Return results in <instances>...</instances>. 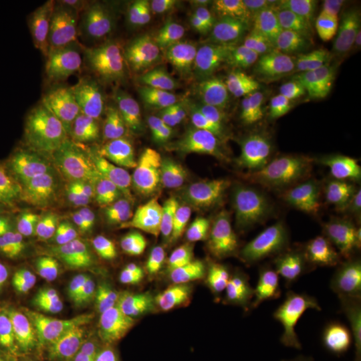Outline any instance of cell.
<instances>
[{"instance_id":"6da1fadb","label":"cell","mask_w":361,"mask_h":361,"mask_svg":"<svg viewBox=\"0 0 361 361\" xmlns=\"http://www.w3.org/2000/svg\"><path fill=\"white\" fill-rule=\"evenodd\" d=\"M135 274L126 249L82 204L52 233L47 280L54 296L102 313Z\"/></svg>"},{"instance_id":"7a4b0ae2","label":"cell","mask_w":361,"mask_h":361,"mask_svg":"<svg viewBox=\"0 0 361 361\" xmlns=\"http://www.w3.org/2000/svg\"><path fill=\"white\" fill-rule=\"evenodd\" d=\"M102 314L104 326L135 361H194L201 352L177 300L147 284L138 273Z\"/></svg>"},{"instance_id":"3957f363","label":"cell","mask_w":361,"mask_h":361,"mask_svg":"<svg viewBox=\"0 0 361 361\" xmlns=\"http://www.w3.org/2000/svg\"><path fill=\"white\" fill-rule=\"evenodd\" d=\"M174 134L209 164L243 161L250 152V119L241 92L214 83L188 95L168 98Z\"/></svg>"},{"instance_id":"277c9868","label":"cell","mask_w":361,"mask_h":361,"mask_svg":"<svg viewBox=\"0 0 361 361\" xmlns=\"http://www.w3.org/2000/svg\"><path fill=\"white\" fill-rule=\"evenodd\" d=\"M157 27L116 1L104 26L98 66V104L154 83Z\"/></svg>"},{"instance_id":"5b68a950","label":"cell","mask_w":361,"mask_h":361,"mask_svg":"<svg viewBox=\"0 0 361 361\" xmlns=\"http://www.w3.org/2000/svg\"><path fill=\"white\" fill-rule=\"evenodd\" d=\"M165 116L155 83L101 101L92 116L90 145L101 164L133 159L158 142Z\"/></svg>"},{"instance_id":"8992f818","label":"cell","mask_w":361,"mask_h":361,"mask_svg":"<svg viewBox=\"0 0 361 361\" xmlns=\"http://www.w3.org/2000/svg\"><path fill=\"white\" fill-rule=\"evenodd\" d=\"M98 313L59 297H37L15 322L13 331L35 361H54L107 343Z\"/></svg>"},{"instance_id":"52a82bcc","label":"cell","mask_w":361,"mask_h":361,"mask_svg":"<svg viewBox=\"0 0 361 361\" xmlns=\"http://www.w3.org/2000/svg\"><path fill=\"white\" fill-rule=\"evenodd\" d=\"M82 205L123 245L138 271L145 246L161 224L142 174L109 173L91 185Z\"/></svg>"},{"instance_id":"ba28073f","label":"cell","mask_w":361,"mask_h":361,"mask_svg":"<svg viewBox=\"0 0 361 361\" xmlns=\"http://www.w3.org/2000/svg\"><path fill=\"white\" fill-rule=\"evenodd\" d=\"M159 49L161 62L171 74L204 77L224 63L229 35L219 16L207 7L186 4L166 22Z\"/></svg>"},{"instance_id":"9c48e42d","label":"cell","mask_w":361,"mask_h":361,"mask_svg":"<svg viewBox=\"0 0 361 361\" xmlns=\"http://www.w3.org/2000/svg\"><path fill=\"white\" fill-rule=\"evenodd\" d=\"M142 176L161 224L195 240L209 219V194L193 162L168 153Z\"/></svg>"},{"instance_id":"30bf717a","label":"cell","mask_w":361,"mask_h":361,"mask_svg":"<svg viewBox=\"0 0 361 361\" xmlns=\"http://www.w3.org/2000/svg\"><path fill=\"white\" fill-rule=\"evenodd\" d=\"M247 107L250 123L269 142H284L313 126L322 114V99L308 78L288 70L267 79Z\"/></svg>"},{"instance_id":"8fae6325","label":"cell","mask_w":361,"mask_h":361,"mask_svg":"<svg viewBox=\"0 0 361 361\" xmlns=\"http://www.w3.org/2000/svg\"><path fill=\"white\" fill-rule=\"evenodd\" d=\"M110 8L107 0L91 3L62 26L56 37L67 90L91 116L98 106V66Z\"/></svg>"},{"instance_id":"7c38bea8","label":"cell","mask_w":361,"mask_h":361,"mask_svg":"<svg viewBox=\"0 0 361 361\" xmlns=\"http://www.w3.org/2000/svg\"><path fill=\"white\" fill-rule=\"evenodd\" d=\"M195 302L216 322L237 334L269 337L273 332L267 292L249 274L217 281Z\"/></svg>"},{"instance_id":"4fadbf2b","label":"cell","mask_w":361,"mask_h":361,"mask_svg":"<svg viewBox=\"0 0 361 361\" xmlns=\"http://www.w3.org/2000/svg\"><path fill=\"white\" fill-rule=\"evenodd\" d=\"M228 197L233 216L250 246L255 258L277 268L286 261V246L279 209L264 193L243 180H232Z\"/></svg>"},{"instance_id":"5bb4252c","label":"cell","mask_w":361,"mask_h":361,"mask_svg":"<svg viewBox=\"0 0 361 361\" xmlns=\"http://www.w3.org/2000/svg\"><path fill=\"white\" fill-rule=\"evenodd\" d=\"M324 314L310 298L290 297L280 312L264 361H322Z\"/></svg>"},{"instance_id":"9a60e30c","label":"cell","mask_w":361,"mask_h":361,"mask_svg":"<svg viewBox=\"0 0 361 361\" xmlns=\"http://www.w3.org/2000/svg\"><path fill=\"white\" fill-rule=\"evenodd\" d=\"M137 273L147 284L165 290L192 283L200 274L195 240L159 224L145 246Z\"/></svg>"},{"instance_id":"2e32d148","label":"cell","mask_w":361,"mask_h":361,"mask_svg":"<svg viewBox=\"0 0 361 361\" xmlns=\"http://www.w3.org/2000/svg\"><path fill=\"white\" fill-rule=\"evenodd\" d=\"M180 314L197 345L219 361H264L257 344L216 322L190 297L177 298Z\"/></svg>"},{"instance_id":"e0dca14e","label":"cell","mask_w":361,"mask_h":361,"mask_svg":"<svg viewBox=\"0 0 361 361\" xmlns=\"http://www.w3.org/2000/svg\"><path fill=\"white\" fill-rule=\"evenodd\" d=\"M276 180L285 202L297 213L310 217L326 219L356 204L353 192L341 183L293 171L279 174Z\"/></svg>"},{"instance_id":"ac0fdd59","label":"cell","mask_w":361,"mask_h":361,"mask_svg":"<svg viewBox=\"0 0 361 361\" xmlns=\"http://www.w3.org/2000/svg\"><path fill=\"white\" fill-rule=\"evenodd\" d=\"M279 161L288 171L336 183L357 173L356 165L326 135H313L297 142L283 150Z\"/></svg>"},{"instance_id":"d6986e66","label":"cell","mask_w":361,"mask_h":361,"mask_svg":"<svg viewBox=\"0 0 361 361\" xmlns=\"http://www.w3.org/2000/svg\"><path fill=\"white\" fill-rule=\"evenodd\" d=\"M255 256L232 213H217L212 221V235L207 249V274L222 281L247 274Z\"/></svg>"},{"instance_id":"ffe728a7","label":"cell","mask_w":361,"mask_h":361,"mask_svg":"<svg viewBox=\"0 0 361 361\" xmlns=\"http://www.w3.org/2000/svg\"><path fill=\"white\" fill-rule=\"evenodd\" d=\"M308 82L320 99L332 101L343 91L361 82V49L337 40L310 73Z\"/></svg>"},{"instance_id":"44dd1931","label":"cell","mask_w":361,"mask_h":361,"mask_svg":"<svg viewBox=\"0 0 361 361\" xmlns=\"http://www.w3.org/2000/svg\"><path fill=\"white\" fill-rule=\"evenodd\" d=\"M295 243L304 274L310 284L316 286L335 284L345 268V257L326 245L316 233H300Z\"/></svg>"},{"instance_id":"7402d4cb","label":"cell","mask_w":361,"mask_h":361,"mask_svg":"<svg viewBox=\"0 0 361 361\" xmlns=\"http://www.w3.org/2000/svg\"><path fill=\"white\" fill-rule=\"evenodd\" d=\"M322 361H361V328L338 314L324 316Z\"/></svg>"},{"instance_id":"603a6c76","label":"cell","mask_w":361,"mask_h":361,"mask_svg":"<svg viewBox=\"0 0 361 361\" xmlns=\"http://www.w3.org/2000/svg\"><path fill=\"white\" fill-rule=\"evenodd\" d=\"M331 104L336 122L361 147V82L338 94Z\"/></svg>"},{"instance_id":"cb8c5ba5","label":"cell","mask_w":361,"mask_h":361,"mask_svg":"<svg viewBox=\"0 0 361 361\" xmlns=\"http://www.w3.org/2000/svg\"><path fill=\"white\" fill-rule=\"evenodd\" d=\"M286 0H274L265 4L256 20V39L265 51H276L284 22Z\"/></svg>"},{"instance_id":"d4e9b609","label":"cell","mask_w":361,"mask_h":361,"mask_svg":"<svg viewBox=\"0 0 361 361\" xmlns=\"http://www.w3.org/2000/svg\"><path fill=\"white\" fill-rule=\"evenodd\" d=\"M353 6L350 0H307L300 6V13L307 25L325 27L345 18Z\"/></svg>"},{"instance_id":"484cf974","label":"cell","mask_w":361,"mask_h":361,"mask_svg":"<svg viewBox=\"0 0 361 361\" xmlns=\"http://www.w3.org/2000/svg\"><path fill=\"white\" fill-rule=\"evenodd\" d=\"M314 233L323 238L326 245L343 256L357 247L352 241L345 226L343 225L338 213L335 216L320 219Z\"/></svg>"},{"instance_id":"4316f807","label":"cell","mask_w":361,"mask_h":361,"mask_svg":"<svg viewBox=\"0 0 361 361\" xmlns=\"http://www.w3.org/2000/svg\"><path fill=\"white\" fill-rule=\"evenodd\" d=\"M121 7L140 13L145 18L154 22L155 25L165 23L176 13L178 6L171 1L165 0H125V1H116Z\"/></svg>"},{"instance_id":"83f0119b","label":"cell","mask_w":361,"mask_h":361,"mask_svg":"<svg viewBox=\"0 0 361 361\" xmlns=\"http://www.w3.org/2000/svg\"><path fill=\"white\" fill-rule=\"evenodd\" d=\"M301 13L300 6L293 0H286V8H285L284 22L281 27L280 38L277 43L276 51H288L296 47L302 37L301 30Z\"/></svg>"},{"instance_id":"f1b7e54d","label":"cell","mask_w":361,"mask_h":361,"mask_svg":"<svg viewBox=\"0 0 361 361\" xmlns=\"http://www.w3.org/2000/svg\"><path fill=\"white\" fill-rule=\"evenodd\" d=\"M0 361H35L18 340L13 328H0Z\"/></svg>"},{"instance_id":"f546056e","label":"cell","mask_w":361,"mask_h":361,"mask_svg":"<svg viewBox=\"0 0 361 361\" xmlns=\"http://www.w3.org/2000/svg\"><path fill=\"white\" fill-rule=\"evenodd\" d=\"M110 343L99 344L91 348L79 350L73 355H68L62 359L54 361H116V356L111 350Z\"/></svg>"},{"instance_id":"4dcf8cb0","label":"cell","mask_w":361,"mask_h":361,"mask_svg":"<svg viewBox=\"0 0 361 361\" xmlns=\"http://www.w3.org/2000/svg\"><path fill=\"white\" fill-rule=\"evenodd\" d=\"M343 225L345 226L355 245H361V204H353L348 209L338 213Z\"/></svg>"},{"instance_id":"1f68e13d","label":"cell","mask_w":361,"mask_h":361,"mask_svg":"<svg viewBox=\"0 0 361 361\" xmlns=\"http://www.w3.org/2000/svg\"><path fill=\"white\" fill-rule=\"evenodd\" d=\"M335 296L338 300L341 298V300H347L361 305V277L359 280L353 281L352 284L344 286L341 290H337Z\"/></svg>"},{"instance_id":"d6a6232c","label":"cell","mask_w":361,"mask_h":361,"mask_svg":"<svg viewBox=\"0 0 361 361\" xmlns=\"http://www.w3.org/2000/svg\"><path fill=\"white\" fill-rule=\"evenodd\" d=\"M194 361H219V360H216V359H213V357H212V356H209V355H207V353H205V352H204V350H201V352H200V355H198V356H197V357H195V360Z\"/></svg>"}]
</instances>
